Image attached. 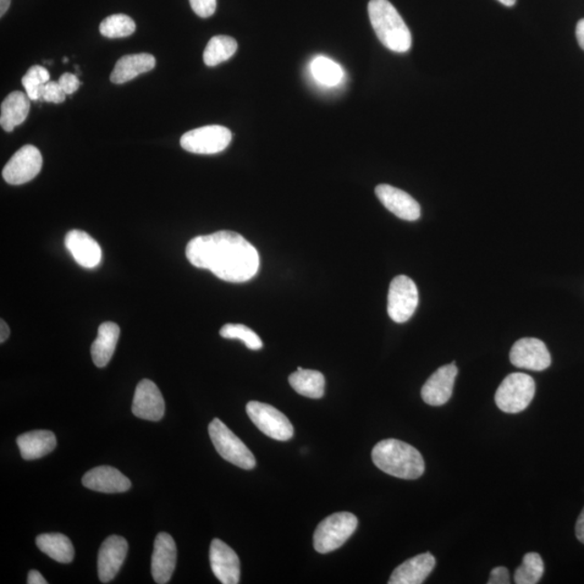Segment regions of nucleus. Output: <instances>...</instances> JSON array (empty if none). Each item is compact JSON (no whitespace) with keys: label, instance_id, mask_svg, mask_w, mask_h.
I'll return each mask as SVG.
<instances>
[{"label":"nucleus","instance_id":"f257e3e1","mask_svg":"<svg viewBox=\"0 0 584 584\" xmlns=\"http://www.w3.org/2000/svg\"><path fill=\"white\" fill-rule=\"evenodd\" d=\"M185 253L192 266L209 269L230 283L248 282L260 267L256 248L232 231L197 236L187 244Z\"/></svg>","mask_w":584,"mask_h":584},{"label":"nucleus","instance_id":"f03ea898","mask_svg":"<svg viewBox=\"0 0 584 584\" xmlns=\"http://www.w3.org/2000/svg\"><path fill=\"white\" fill-rule=\"evenodd\" d=\"M374 466L391 476L417 479L426 470L423 457L411 445L399 439H384L374 446L372 453Z\"/></svg>","mask_w":584,"mask_h":584},{"label":"nucleus","instance_id":"7ed1b4c3","mask_svg":"<svg viewBox=\"0 0 584 584\" xmlns=\"http://www.w3.org/2000/svg\"><path fill=\"white\" fill-rule=\"evenodd\" d=\"M368 14L374 33L385 48L398 53L410 51L411 33L389 0H371L368 4Z\"/></svg>","mask_w":584,"mask_h":584},{"label":"nucleus","instance_id":"20e7f679","mask_svg":"<svg viewBox=\"0 0 584 584\" xmlns=\"http://www.w3.org/2000/svg\"><path fill=\"white\" fill-rule=\"evenodd\" d=\"M357 517L350 512H339L325 519L314 532V549L327 554L343 547L356 531Z\"/></svg>","mask_w":584,"mask_h":584},{"label":"nucleus","instance_id":"39448f33","mask_svg":"<svg viewBox=\"0 0 584 584\" xmlns=\"http://www.w3.org/2000/svg\"><path fill=\"white\" fill-rule=\"evenodd\" d=\"M208 432L218 454L224 460L244 470H252L256 466L255 456L250 448L220 419H213Z\"/></svg>","mask_w":584,"mask_h":584},{"label":"nucleus","instance_id":"423d86ee","mask_svg":"<svg viewBox=\"0 0 584 584\" xmlns=\"http://www.w3.org/2000/svg\"><path fill=\"white\" fill-rule=\"evenodd\" d=\"M536 394V383L526 373L509 374L495 393V404L506 413H519L525 410Z\"/></svg>","mask_w":584,"mask_h":584},{"label":"nucleus","instance_id":"0eeeda50","mask_svg":"<svg viewBox=\"0 0 584 584\" xmlns=\"http://www.w3.org/2000/svg\"><path fill=\"white\" fill-rule=\"evenodd\" d=\"M246 411L253 424L267 437L279 442H287L294 437L289 419L275 407L252 400L247 404Z\"/></svg>","mask_w":584,"mask_h":584},{"label":"nucleus","instance_id":"6e6552de","mask_svg":"<svg viewBox=\"0 0 584 584\" xmlns=\"http://www.w3.org/2000/svg\"><path fill=\"white\" fill-rule=\"evenodd\" d=\"M232 141V132L223 126L212 125L187 131L181 137L184 150L202 155H212L222 152Z\"/></svg>","mask_w":584,"mask_h":584},{"label":"nucleus","instance_id":"1a4fd4ad","mask_svg":"<svg viewBox=\"0 0 584 584\" xmlns=\"http://www.w3.org/2000/svg\"><path fill=\"white\" fill-rule=\"evenodd\" d=\"M419 303L418 288L411 278L406 275L395 278L390 285L388 296V313L395 323L410 321L417 310Z\"/></svg>","mask_w":584,"mask_h":584},{"label":"nucleus","instance_id":"9d476101","mask_svg":"<svg viewBox=\"0 0 584 584\" xmlns=\"http://www.w3.org/2000/svg\"><path fill=\"white\" fill-rule=\"evenodd\" d=\"M42 167V156L34 146H25L14 154L3 170L5 182L11 185L25 184L36 178Z\"/></svg>","mask_w":584,"mask_h":584},{"label":"nucleus","instance_id":"9b49d317","mask_svg":"<svg viewBox=\"0 0 584 584\" xmlns=\"http://www.w3.org/2000/svg\"><path fill=\"white\" fill-rule=\"evenodd\" d=\"M510 361L517 368L542 372L551 365V355L547 345L536 338L517 341L510 352Z\"/></svg>","mask_w":584,"mask_h":584},{"label":"nucleus","instance_id":"f8f14e48","mask_svg":"<svg viewBox=\"0 0 584 584\" xmlns=\"http://www.w3.org/2000/svg\"><path fill=\"white\" fill-rule=\"evenodd\" d=\"M132 413L143 420H162L165 415V400L161 391L151 380L143 379L137 385Z\"/></svg>","mask_w":584,"mask_h":584},{"label":"nucleus","instance_id":"ddd939ff","mask_svg":"<svg viewBox=\"0 0 584 584\" xmlns=\"http://www.w3.org/2000/svg\"><path fill=\"white\" fill-rule=\"evenodd\" d=\"M209 559L214 576L223 584H237L240 579V561L232 548L220 539L212 540Z\"/></svg>","mask_w":584,"mask_h":584},{"label":"nucleus","instance_id":"4468645a","mask_svg":"<svg viewBox=\"0 0 584 584\" xmlns=\"http://www.w3.org/2000/svg\"><path fill=\"white\" fill-rule=\"evenodd\" d=\"M457 376L458 368L455 362L438 368L423 385L421 396L424 403L429 406H443L447 403L453 395Z\"/></svg>","mask_w":584,"mask_h":584},{"label":"nucleus","instance_id":"2eb2a0df","mask_svg":"<svg viewBox=\"0 0 584 584\" xmlns=\"http://www.w3.org/2000/svg\"><path fill=\"white\" fill-rule=\"evenodd\" d=\"M128 552V542L120 536H111L101 545L98 555V575L103 583L118 576Z\"/></svg>","mask_w":584,"mask_h":584},{"label":"nucleus","instance_id":"dca6fc26","mask_svg":"<svg viewBox=\"0 0 584 584\" xmlns=\"http://www.w3.org/2000/svg\"><path fill=\"white\" fill-rule=\"evenodd\" d=\"M376 195L382 205L396 217L406 221H416L421 216V208L409 193L389 184L376 187Z\"/></svg>","mask_w":584,"mask_h":584},{"label":"nucleus","instance_id":"f3484780","mask_svg":"<svg viewBox=\"0 0 584 584\" xmlns=\"http://www.w3.org/2000/svg\"><path fill=\"white\" fill-rule=\"evenodd\" d=\"M176 556L178 553L173 537L166 532L158 533L152 556V575L156 583L166 584L172 579Z\"/></svg>","mask_w":584,"mask_h":584},{"label":"nucleus","instance_id":"a211bd4d","mask_svg":"<svg viewBox=\"0 0 584 584\" xmlns=\"http://www.w3.org/2000/svg\"><path fill=\"white\" fill-rule=\"evenodd\" d=\"M64 244L71 252V257L80 267L93 268L101 263L102 250L100 245L84 231H70L65 236Z\"/></svg>","mask_w":584,"mask_h":584},{"label":"nucleus","instance_id":"6ab92c4d","mask_svg":"<svg viewBox=\"0 0 584 584\" xmlns=\"http://www.w3.org/2000/svg\"><path fill=\"white\" fill-rule=\"evenodd\" d=\"M82 485L88 489L104 494L128 492L131 482L118 468L103 466L92 468L82 477Z\"/></svg>","mask_w":584,"mask_h":584},{"label":"nucleus","instance_id":"aec40b11","mask_svg":"<svg viewBox=\"0 0 584 584\" xmlns=\"http://www.w3.org/2000/svg\"><path fill=\"white\" fill-rule=\"evenodd\" d=\"M437 560L431 553H423L407 560L395 569L389 584H421L434 570Z\"/></svg>","mask_w":584,"mask_h":584},{"label":"nucleus","instance_id":"412c9836","mask_svg":"<svg viewBox=\"0 0 584 584\" xmlns=\"http://www.w3.org/2000/svg\"><path fill=\"white\" fill-rule=\"evenodd\" d=\"M16 444H18L22 458L36 460L52 453L57 447V438L52 431L40 429V431L20 435L16 439Z\"/></svg>","mask_w":584,"mask_h":584},{"label":"nucleus","instance_id":"4be33fe9","mask_svg":"<svg viewBox=\"0 0 584 584\" xmlns=\"http://www.w3.org/2000/svg\"><path fill=\"white\" fill-rule=\"evenodd\" d=\"M156 60L148 53L129 54L121 57L111 74L113 84L121 85L135 80L136 77L147 73L155 68Z\"/></svg>","mask_w":584,"mask_h":584},{"label":"nucleus","instance_id":"5701e85b","mask_svg":"<svg viewBox=\"0 0 584 584\" xmlns=\"http://www.w3.org/2000/svg\"><path fill=\"white\" fill-rule=\"evenodd\" d=\"M120 329L118 324L106 322L98 329L97 339L91 345V356L95 365L103 368L112 360L117 350Z\"/></svg>","mask_w":584,"mask_h":584},{"label":"nucleus","instance_id":"b1692460","mask_svg":"<svg viewBox=\"0 0 584 584\" xmlns=\"http://www.w3.org/2000/svg\"><path fill=\"white\" fill-rule=\"evenodd\" d=\"M31 99L22 91H14L5 99L0 109V125L5 131H14L29 117Z\"/></svg>","mask_w":584,"mask_h":584},{"label":"nucleus","instance_id":"393cba45","mask_svg":"<svg viewBox=\"0 0 584 584\" xmlns=\"http://www.w3.org/2000/svg\"><path fill=\"white\" fill-rule=\"evenodd\" d=\"M289 383L302 396L308 399H322L325 394V377L322 372L297 367L289 376Z\"/></svg>","mask_w":584,"mask_h":584},{"label":"nucleus","instance_id":"a878e982","mask_svg":"<svg viewBox=\"0 0 584 584\" xmlns=\"http://www.w3.org/2000/svg\"><path fill=\"white\" fill-rule=\"evenodd\" d=\"M42 552L59 563L69 564L74 560L75 550L71 540L62 533H43L36 538Z\"/></svg>","mask_w":584,"mask_h":584},{"label":"nucleus","instance_id":"bb28decb","mask_svg":"<svg viewBox=\"0 0 584 584\" xmlns=\"http://www.w3.org/2000/svg\"><path fill=\"white\" fill-rule=\"evenodd\" d=\"M236 41L230 36H214L209 41L203 52V62L207 66H217L232 58L237 52Z\"/></svg>","mask_w":584,"mask_h":584},{"label":"nucleus","instance_id":"cd10ccee","mask_svg":"<svg viewBox=\"0 0 584 584\" xmlns=\"http://www.w3.org/2000/svg\"><path fill=\"white\" fill-rule=\"evenodd\" d=\"M311 71L319 84L334 87L343 81L344 71L334 61L326 57H317L312 61Z\"/></svg>","mask_w":584,"mask_h":584},{"label":"nucleus","instance_id":"c85d7f7f","mask_svg":"<svg viewBox=\"0 0 584 584\" xmlns=\"http://www.w3.org/2000/svg\"><path fill=\"white\" fill-rule=\"evenodd\" d=\"M544 574V563L538 553H527L523 563L516 570L514 581L516 584H536Z\"/></svg>","mask_w":584,"mask_h":584},{"label":"nucleus","instance_id":"c756f323","mask_svg":"<svg viewBox=\"0 0 584 584\" xmlns=\"http://www.w3.org/2000/svg\"><path fill=\"white\" fill-rule=\"evenodd\" d=\"M135 21L126 14H113L104 19L100 24V33L108 38L128 37L136 32Z\"/></svg>","mask_w":584,"mask_h":584},{"label":"nucleus","instance_id":"7c9ffc66","mask_svg":"<svg viewBox=\"0 0 584 584\" xmlns=\"http://www.w3.org/2000/svg\"><path fill=\"white\" fill-rule=\"evenodd\" d=\"M49 80H51V74L43 66L34 65L27 71L22 79V85L25 88L26 95L32 101L42 100L43 88Z\"/></svg>","mask_w":584,"mask_h":584},{"label":"nucleus","instance_id":"2f4dec72","mask_svg":"<svg viewBox=\"0 0 584 584\" xmlns=\"http://www.w3.org/2000/svg\"><path fill=\"white\" fill-rule=\"evenodd\" d=\"M220 334L225 339L240 340L248 349L259 351L263 348L260 337L250 327L241 324H227L220 330Z\"/></svg>","mask_w":584,"mask_h":584},{"label":"nucleus","instance_id":"473e14b6","mask_svg":"<svg viewBox=\"0 0 584 584\" xmlns=\"http://www.w3.org/2000/svg\"><path fill=\"white\" fill-rule=\"evenodd\" d=\"M66 93L61 88L59 82L49 81L43 88L42 100L48 103H63L66 100Z\"/></svg>","mask_w":584,"mask_h":584},{"label":"nucleus","instance_id":"72a5a7b5","mask_svg":"<svg viewBox=\"0 0 584 584\" xmlns=\"http://www.w3.org/2000/svg\"><path fill=\"white\" fill-rule=\"evenodd\" d=\"M193 11L201 18H209L217 9V0H190Z\"/></svg>","mask_w":584,"mask_h":584},{"label":"nucleus","instance_id":"f704fd0d","mask_svg":"<svg viewBox=\"0 0 584 584\" xmlns=\"http://www.w3.org/2000/svg\"><path fill=\"white\" fill-rule=\"evenodd\" d=\"M58 82L61 88H62L63 91L68 96L73 95L74 92L79 90V88L80 86V81L79 80V77H77L75 74H71V73H64L62 76L60 77V80Z\"/></svg>","mask_w":584,"mask_h":584},{"label":"nucleus","instance_id":"c9c22d12","mask_svg":"<svg viewBox=\"0 0 584 584\" xmlns=\"http://www.w3.org/2000/svg\"><path fill=\"white\" fill-rule=\"evenodd\" d=\"M488 584H509L510 583V574L509 570L505 567H495L490 572Z\"/></svg>","mask_w":584,"mask_h":584},{"label":"nucleus","instance_id":"e433bc0d","mask_svg":"<svg viewBox=\"0 0 584 584\" xmlns=\"http://www.w3.org/2000/svg\"><path fill=\"white\" fill-rule=\"evenodd\" d=\"M27 583L29 584H47V580L43 578L40 571L31 570L27 575Z\"/></svg>","mask_w":584,"mask_h":584},{"label":"nucleus","instance_id":"4c0bfd02","mask_svg":"<svg viewBox=\"0 0 584 584\" xmlns=\"http://www.w3.org/2000/svg\"><path fill=\"white\" fill-rule=\"evenodd\" d=\"M576 536L577 539L584 544V509L582 510L579 517H578L576 524Z\"/></svg>","mask_w":584,"mask_h":584},{"label":"nucleus","instance_id":"58836bf2","mask_svg":"<svg viewBox=\"0 0 584 584\" xmlns=\"http://www.w3.org/2000/svg\"><path fill=\"white\" fill-rule=\"evenodd\" d=\"M576 36L578 43H579L580 47L584 51V19L578 22L576 27Z\"/></svg>","mask_w":584,"mask_h":584},{"label":"nucleus","instance_id":"ea45409f","mask_svg":"<svg viewBox=\"0 0 584 584\" xmlns=\"http://www.w3.org/2000/svg\"><path fill=\"white\" fill-rule=\"evenodd\" d=\"M10 329L8 324L2 319L0 321V343L4 344L9 338Z\"/></svg>","mask_w":584,"mask_h":584},{"label":"nucleus","instance_id":"a19ab883","mask_svg":"<svg viewBox=\"0 0 584 584\" xmlns=\"http://www.w3.org/2000/svg\"><path fill=\"white\" fill-rule=\"evenodd\" d=\"M11 0H0V15L4 16L10 7Z\"/></svg>","mask_w":584,"mask_h":584},{"label":"nucleus","instance_id":"79ce46f5","mask_svg":"<svg viewBox=\"0 0 584 584\" xmlns=\"http://www.w3.org/2000/svg\"><path fill=\"white\" fill-rule=\"evenodd\" d=\"M499 3L506 5V7H512L516 3V0H498Z\"/></svg>","mask_w":584,"mask_h":584},{"label":"nucleus","instance_id":"37998d69","mask_svg":"<svg viewBox=\"0 0 584 584\" xmlns=\"http://www.w3.org/2000/svg\"><path fill=\"white\" fill-rule=\"evenodd\" d=\"M68 61H69V59H68V58H64V59H63V62H68Z\"/></svg>","mask_w":584,"mask_h":584}]
</instances>
